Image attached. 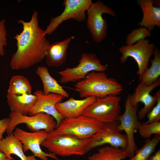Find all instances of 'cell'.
Masks as SVG:
<instances>
[{"label": "cell", "instance_id": "e0dca14e", "mask_svg": "<svg viewBox=\"0 0 160 160\" xmlns=\"http://www.w3.org/2000/svg\"><path fill=\"white\" fill-rule=\"evenodd\" d=\"M74 39V36H72L64 40L50 44L45 57L47 65L57 67L64 64L67 60L68 48Z\"/></svg>", "mask_w": 160, "mask_h": 160}, {"label": "cell", "instance_id": "5bb4252c", "mask_svg": "<svg viewBox=\"0 0 160 160\" xmlns=\"http://www.w3.org/2000/svg\"><path fill=\"white\" fill-rule=\"evenodd\" d=\"M34 94L36 96V100L28 115L33 116L39 113L43 112L50 115L56 121V128L64 118L57 111L55 106L57 103L62 102L65 97L54 93L45 95L40 90L36 91Z\"/></svg>", "mask_w": 160, "mask_h": 160}, {"label": "cell", "instance_id": "6da1fadb", "mask_svg": "<svg viewBox=\"0 0 160 160\" xmlns=\"http://www.w3.org/2000/svg\"><path fill=\"white\" fill-rule=\"evenodd\" d=\"M39 13L34 10L29 21H17L23 30L14 37L17 49L12 55L9 65L13 70L28 69L42 61L45 57L50 44L44 31L39 26Z\"/></svg>", "mask_w": 160, "mask_h": 160}, {"label": "cell", "instance_id": "ffe728a7", "mask_svg": "<svg viewBox=\"0 0 160 160\" xmlns=\"http://www.w3.org/2000/svg\"><path fill=\"white\" fill-rule=\"evenodd\" d=\"M36 73L39 77L43 85V93L45 95L54 93L65 97H69V94L50 74L47 68L41 66L37 68Z\"/></svg>", "mask_w": 160, "mask_h": 160}, {"label": "cell", "instance_id": "277c9868", "mask_svg": "<svg viewBox=\"0 0 160 160\" xmlns=\"http://www.w3.org/2000/svg\"><path fill=\"white\" fill-rule=\"evenodd\" d=\"M90 139L81 138L70 134H62L47 137L41 145L56 156H82L88 152L87 146Z\"/></svg>", "mask_w": 160, "mask_h": 160}, {"label": "cell", "instance_id": "9a60e30c", "mask_svg": "<svg viewBox=\"0 0 160 160\" xmlns=\"http://www.w3.org/2000/svg\"><path fill=\"white\" fill-rule=\"evenodd\" d=\"M160 85V78L150 86H146L140 82L135 89L133 94L129 96L132 104L135 106L139 102L143 104L144 106L137 113L139 119L142 120L155 105L157 102V94L153 96L150 93L155 88Z\"/></svg>", "mask_w": 160, "mask_h": 160}, {"label": "cell", "instance_id": "83f0119b", "mask_svg": "<svg viewBox=\"0 0 160 160\" xmlns=\"http://www.w3.org/2000/svg\"><path fill=\"white\" fill-rule=\"evenodd\" d=\"M157 102L156 104L151 110L147 114L148 120L142 123L143 124H148L160 121V91L159 89L157 92Z\"/></svg>", "mask_w": 160, "mask_h": 160}, {"label": "cell", "instance_id": "3957f363", "mask_svg": "<svg viewBox=\"0 0 160 160\" xmlns=\"http://www.w3.org/2000/svg\"><path fill=\"white\" fill-rule=\"evenodd\" d=\"M104 123L83 115L74 118H64L57 127L49 133L47 137L70 134L81 138H88L99 131Z\"/></svg>", "mask_w": 160, "mask_h": 160}, {"label": "cell", "instance_id": "ba28073f", "mask_svg": "<svg viewBox=\"0 0 160 160\" xmlns=\"http://www.w3.org/2000/svg\"><path fill=\"white\" fill-rule=\"evenodd\" d=\"M129 96L128 95L125 100L124 112L119 117V123L117 129L120 132L124 131L126 133L128 145L125 151L127 156L130 158L134 156L137 149L134 135L141 123L139 121L137 116L138 104L132 105L130 101Z\"/></svg>", "mask_w": 160, "mask_h": 160}, {"label": "cell", "instance_id": "44dd1931", "mask_svg": "<svg viewBox=\"0 0 160 160\" xmlns=\"http://www.w3.org/2000/svg\"><path fill=\"white\" fill-rule=\"evenodd\" d=\"M0 150L4 153L7 157L13 160H15L11 156L15 154L21 160H26L27 156L24 154L23 145L13 133L7 135L0 141Z\"/></svg>", "mask_w": 160, "mask_h": 160}, {"label": "cell", "instance_id": "7a4b0ae2", "mask_svg": "<svg viewBox=\"0 0 160 160\" xmlns=\"http://www.w3.org/2000/svg\"><path fill=\"white\" fill-rule=\"evenodd\" d=\"M80 97L103 98L109 95H118L123 86L114 78L108 77L104 72L92 71L75 85Z\"/></svg>", "mask_w": 160, "mask_h": 160}, {"label": "cell", "instance_id": "1f68e13d", "mask_svg": "<svg viewBox=\"0 0 160 160\" xmlns=\"http://www.w3.org/2000/svg\"><path fill=\"white\" fill-rule=\"evenodd\" d=\"M0 160H13L8 158L5 154L0 150Z\"/></svg>", "mask_w": 160, "mask_h": 160}, {"label": "cell", "instance_id": "4fadbf2b", "mask_svg": "<svg viewBox=\"0 0 160 160\" xmlns=\"http://www.w3.org/2000/svg\"><path fill=\"white\" fill-rule=\"evenodd\" d=\"M13 134L22 143L24 152L29 150L35 157L42 160H48V157L60 160L54 153H45L41 148V144L47 139L49 134L46 130L28 132L17 127L13 131Z\"/></svg>", "mask_w": 160, "mask_h": 160}, {"label": "cell", "instance_id": "7402d4cb", "mask_svg": "<svg viewBox=\"0 0 160 160\" xmlns=\"http://www.w3.org/2000/svg\"><path fill=\"white\" fill-rule=\"evenodd\" d=\"M154 58L151 60V65L144 72L139 80L146 86H150L160 76V52L155 47Z\"/></svg>", "mask_w": 160, "mask_h": 160}, {"label": "cell", "instance_id": "f1b7e54d", "mask_svg": "<svg viewBox=\"0 0 160 160\" xmlns=\"http://www.w3.org/2000/svg\"><path fill=\"white\" fill-rule=\"evenodd\" d=\"M5 20H0V56H3L5 54L4 47L7 44V31L5 24Z\"/></svg>", "mask_w": 160, "mask_h": 160}, {"label": "cell", "instance_id": "d6a6232c", "mask_svg": "<svg viewBox=\"0 0 160 160\" xmlns=\"http://www.w3.org/2000/svg\"><path fill=\"white\" fill-rule=\"evenodd\" d=\"M26 160H37L33 155H31L27 156Z\"/></svg>", "mask_w": 160, "mask_h": 160}, {"label": "cell", "instance_id": "4dcf8cb0", "mask_svg": "<svg viewBox=\"0 0 160 160\" xmlns=\"http://www.w3.org/2000/svg\"><path fill=\"white\" fill-rule=\"evenodd\" d=\"M147 160H160V149L158 150L153 155H151Z\"/></svg>", "mask_w": 160, "mask_h": 160}, {"label": "cell", "instance_id": "d4e9b609", "mask_svg": "<svg viewBox=\"0 0 160 160\" xmlns=\"http://www.w3.org/2000/svg\"><path fill=\"white\" fill-rule=\"evenodd\" d=\"M160 135H155L151 139H148L140 149L135 151L134 156L128 160H147L154 152L160 140Z\"/></svg>", "mask_w": 160, "mask_h": 160}, {"label": "cell", "instance_id": "4316f807", "mask_svg": "<svg viewBox=\"0 0 160 160\" xmlns=\"http://www.w3.org/2000/svg\"><path fill=\"white\" fill-rule=\"evenodd\" d=\"M138 130L140 135L144 138L149 139L154 134L160 135V122L146 124L141 123Z\"/></svg>", "mask_w": 160, "mask_h": 160}, {"label": "cell", "instance_id": "8992f818", "mask_svg": "<svg viewBox=\"0 0 160 160\" xmlns=\"http://www.w3.org/2000/svg\"><path fill=\"white\" fill-rule=\"evenodd\" d=\"M121 100L120 97L112 95L97 98L93 103L84 110L82 115L103 123L118 121L121 110Z\"/></svg>", "mask_w": 160, "mask_h": 160}, {"label": "cell", "instance_id": "d6986e66", "mask_svg": "<svg viewBox=\"0 0 160 160\" xmlns=\"http://www.w3.org/2000/svg\"><path fill=\"white\" fill-rule=\"evenodd\" d=\"M7 101L11 111L27 115L35 103L36 96L31 93L20 95L7 94Z\"/></svg>", "mask_w": 160, "mask_h": 160}, {"label": "cell", "instance_id": "52a82bcc", "mask_svg": "<svg viewBox=\"0 0 160 160\" xmlns=\"http://www.w3.org/2000/svg\"><path fill=\"white\" fill-rule=\"evenodd\" d=\"M87 26L94 41L97 43L107 36L108 25L103 17L107 14L116 17L114 11L100 0L92 3L87 10Z\"/></svg>", "mask_w": 160, "mask_h": 160}, {"label": "cell", "instance_id": "9c48e42d", "mask_svg": "<svg viewBox=\"0 0 160 160\" xmlns=\"http://www.w3.org/2000/svg\"><path fill=\"white\" fill-rule=\"evenodd\" d=\"M9 117L10 121L6 132L7 135L13 133L15 127L21 124H26L27 127L32 132L44 130L49 133L56 127L57 123L54 118L43 112L28 116L11 111Z\"/></svg>", "mask_w": 160, "mask_h": 160}, {"label": "cell", "instance_id": "cb8c5ba5", "mask_svg": "<svg viewBox=\"0 0 160 160\" xmlns=\"http://www.w3.org/2000/svg\"><path fill=\"white\" fill-rule=\"evenodd\" d=\"M32 87L28 79L23 75H15L9 82L7 94L20 95L31 94Z\"/></svg>", "mask_w": 160, "mask_h": 160}, {"label": "cell", "instance_id": "ac0fdd59", "mask_svg": "<svg viewBox=\"0 0 160 160\" xmlns=\"http://www.w3.org/2000/svg\"><path fill=\"white\" fill-rule=\"evenodd\" d=\"M137 3L143 13L142 20L138 25L146 28L151 32L156 26L160 28V7L155 6L154 1L152 0H138Z\"/></svg>", "mask_w": 160, "mask_h": 160}, {"label": "cell", "instance_id": "30bf717a", "mask_svg": "<svg viewBox=\"0 0 160 160\" xmlns=\"http://www.w3.org/2000/svg\"><path fill=\"white\" fill-rule=\"evenodd\" d=\"M91 0H64V10L61 14L51 18L49 24L44 30L46 35L51 34L63 22L73 19L79 22L85 20V12L92 3Z\"/></svg>", "mask_w": 160, "mask_h": 160}, {"label": "cell", "instance_id": "5b68a950", "mask_svg": "<svg viewBox=\"0 0 160 160\" xmlns=\"http://www.w3.org/2000/svg\"><path fill=\"white\" fill-rule=\"evenodd\" d=\"M107 68V65L101 64L95 53L84 52L77 66L66 68L58 73L60 76V82L64 84L79 81L85 79L92 71L104 72Z\"/></svg>", "mask_w": 160, "mask_h": 160}, {"label": "cell", "instance_id": "2e32d148", "mask_svg": "<svg viewBox=\"0 0 160 160\" xmlns=\"http://www.w3.org/2000/svg\"><path fill=\"white\" fill-rule=\"evenodd\" d=\"M96 99V97L92 96L81 100L72 97L65 101L57 103L55 107L64 118H76L82 115L84 110Z\"/></svg>", "mask_w": 160, "mask_h": 160}, {"label": "cell", "instance_id": "836d02e7", "mask_svg": "<svg viewBox=\"0 0 160 160\" xmlns=\"http://www.w3.org/2000/svg\"><path fill=\"white\" fill-rule=\"evenodd\" d=\"M89 160L88 159H87V160Z\"/></svg>", "mask_w": 160, "mask_h": 160}, {"label": "cell", "instance_id": "f546056e", "mask_svg": "<svg viewBox=\"0 0 160 160\" xmlns=\"http://www.w3.org/2000/svg\"><path fill=\"white\" fill-rule=\"evenodd\" d=\"M10 121L9 117L0 120V141L3 138L4 134L6 132Z\"/></svg>", "mask_w": 160, "mask_h": 160}, {"label": "cell", "instance_id": "603a6c76", "mask_svg": "<svg viewBox=\"0 0 160 160\" xmlns=\"http://www.w3.org/2000/svg\"><path fill=\"white\" fill-rule=\"evenodd\" d=\"M127 157L124 150L110 145L99 148L97 153L89 156V160H122Z\"/></svg>", "mask_w": 160, "mask_h": 160}, {"label": "cell", "instance_id": "8fae6325", "mask_svg": "<svg viewBox=\"0 0 160 160\" xmlns=\"http://www.w3.org/2000/svg\"><path fill=\"white\" fill-rule=\"evenodd\" d=\"M150 42L149 40L145 39L133 45H124L119 48L122 54L120 58L121 63L126 62L129 57H132L136 62L138 67L137 75L139 76V80L148 68L150 58L153 54L155 46L153 43Z\"/></svg>", "mask_w": 160, "mask_h": 160}, {"label": "cell", "instance_id": "484cf974", "mask_svg": "<svg viewBox=\"0 0 160 160\" xmlns=\"http://www.w3.org/2000/svg\"><path fill=\"white\" fill-rule=\"evenodd\" d=\"M151 32L147 28L143 27L133 29L126 37L127 45H133L140 40L145 39L148 36H151Z\"/></svg>", "mask_w": 160, "mask_h": 160}, {"label": "cell", "instance_id": "7c38bea8", "mask_svg": "<svg viewBox=\"0 0 160 160\" xmlns=\"http://www.w3.org/2000/svg\"><path fill=\"white\" fill-rule=\"evenodd\" d=\"M119 123V121L105 123L102 128L90 137L87 146L88 151L105 144L125 150L127 146V138L126 135L121 134L117 130Z\"/></svg>", "mask_w": 160, "mask_h": 160}]
</instances>
